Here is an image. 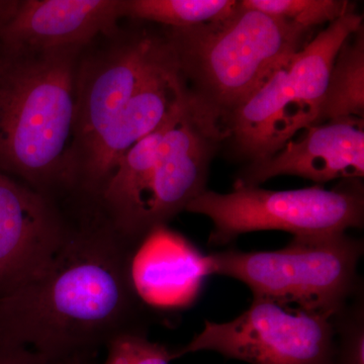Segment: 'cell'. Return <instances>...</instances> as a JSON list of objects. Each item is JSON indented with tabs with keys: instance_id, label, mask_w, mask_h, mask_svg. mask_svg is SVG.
<instances>
[{
	"instance_id": "14",
	"label": "cell",
	"mask_w": 364,
	"mask_h": 364,
	"mask_svg": "<svg viewBox=\"0 0 364 364\" xmlns=\"http://www.w3.org/2000/svg\"><path fill=\"white\" fill-rule=\"evenodd\" d=\"M132 275L136 293L149 308L182 309L195 303L212 273L208 255L160 226L136 249Z\"/></svg>"
},
{
	"instance_id": "15",
	"label": "cell",
	"mask_w": 364,
	"mask_h": 364,
	"mask_svg": "<svg viewBox=\"0 0 364 364\" xmlns=\"http://www.w3.org/2000/svg\"><path fill=\"white\" fill-rule=\"evenodd\" d=\"M364 119V26L358 28L333 62L318 124L340 119Z\"/></svg>"
},
{
	"instance_id": "11",
	"label": "cell",
	"mask_w": 364,
	"mask_h": 364,
	"mask_svg": "<svg viewBox=\"0 0 364 364\" xmlns=\"http://www.w3.org/2000/svg\"><path fill=\"white\" fill-rule=\"evenodd\" d=\"M124 0L0 1V53L82 50L116 33Z\"/></svg>"
},
{
	"instance_id": "10",
	"label": "cell",
	"mask_w": 364,
	"mask_h": 364,
	"mask_svg": "<svg viewBox=\"0 0 364 364\" xmlns=\"http://www.w3.org/2000/svg\"><path fill=\"white\" fill-rule=\"evenodd\" d=\"M188 91L168 43L166 54L114 123L76 160L74 177L77 191L98 200L124 153L157 130L181 107Z\"/></svg>"
},
{
	"instance_id": "16",
	"label": "cell",
	"mask_w": 364,
	"mask_h": 364,
	"mask_svg": "<svg viewBox=\"0 0 364 364\" xmlns=\"http://www.w3.org/2000/svg\"><path fill=\"white\" fill-rule=\"evenodd\" d=\"M237 0H124V18L186 28L224 20L236 11Z\"/></svg>"
},
{
	"instance_id": "21",
	"label": "cell",
	"mask_w": 364,
	"mask_h": 364,
	"mask_svg": "<svg viewBox=\"0 0 364 364\" xmlns=\"http://www.w3.org/2000/svg\"><path fill=\"white\" fill-rule=\"evenodd\" d=\"M60 364H95V360H74Z\"/></svg>"
},
{
	"instance_id": "6",
	"label": "cell",
	"mask_w": 364,
	"mask_h": 364,
	"mask_svg": "<svg viewBox=\"0 0 364 364\" xmlns=\"http://www.w3.org/2000/svg\"><path fill=\"white\" fill-rule=\"evenodd\" d=\"M225 117L191 90L163 138L155 162L135 184L100 208L117 233L139 248L207 191L210 163L226 142Z\"/></svg>"
},
{
	"instance_id": "13",
	"label": "cell",
	"mask_w": 364,
	"mask_h": 364,
	"mask_svg": "<svg viewBox=\"0 0 364 364\" xmlns=\"http://www.w3.org/2000/svg\"><path fill=\"white\" fill-rule=\"evenodd\" d=\"M293 176L320 183L364 176V119L340 117L309 127L272 156L250 162L234 188L259 186L268 179Z\"/></svg>"
},
{
	"instance_id": "20",
	"label": "cell",
	"mask_w": 364,
	"mask_h": 364,
	"mask_svg": "<svg viewBox=\"0 0 364 364\" xmlns=\"http://www.w3.org/2000/svg\"><path fill=\"white\" fill-rule=\"evenodd\" d=\"M0 364H49L25 347L0 345Z\"/></svg>"
},
{
	"instance_id": "18",
	"label": "cell",
	"mask_w": 364,
	"mask_h": 364,
	"mask_svg": "<svg viewBox=\"0 0 364 364\" xmlns=\"http://www.w3.org/2000/svg\"><path fill=\"white\" fill-rule=\"evenodd\" d=\"M336 350L332 364H364L363 294L334 316Z\"/></svg>"
},
{
	"instance_id": "3",
	"label": "cell",
	"mask_w": 364,
	"mask_h": 364,
	"mask_svg": "<svg viewBox=\"0 0 364 364\" xmlns=\"http://www.w3.org/2000/svg\"><path fill=\"white\" fill-rule=\"evenodd\" d=\"M164 36L189 90L226 117L280 62L303 49L313 31L239 1L224 20L168 28Z\"/></svg>"
},
{
	"instance_id": "9",
	"label": "cell",
	"mask_w": 364,
	"mask_h": 364,
	"mask_svg": "<svg viewBox=\"0 0 364 364\" xmlns=\"http://www.w3.org/2000/svg\"><path fill=\"white\" fill-rule=\"evenodd\" d=\"M167 50L164 36L136 33L79 62L73 174L78 157L114 123Z\"/></svg>"
},
{
	"instance_id": "12",
	"label": "cell",
	"mask_w": 364,
	"mask_h": 364,
	"mask_svg": "<svg viewBox=\"0 0 364 364\" xmlns=\"http://www.w3.org/2000/svg\"><path fill=\"white\" fill-rule=\"evenodd\" d=\"M70 227L57 202L0 173V296L37 275Z\"/></svg>"
},
{
	"instance_id": "8",
	"label": "cell",
	"mask_w": 364,
	"mask_h": 364,
	"mask_svg": "<svg viewBox=\"0 0 364 364\" xmlns=\"http://www.w3.org/2000/svg\"><path fill=\"white\" fill-rule=\"evenodd\" d=\"M335 350L334 317L253 298L247 310L230 322L205 321L202 332L172 353L174 359L214 351L250 364H332Z\"/></svg>"
},
{
	"instance_id": "1",
	"label": "cell",
	"mask_w": 364,
	"mask_h": 364,
	"mask_svg": "<svg viewBox=\"0 0 364 364\" xmlns=\"http://www.w3.org/2000/svg\"><path fill=\"white\" fill-rule=\"evenodd\" d=\"M136 249L100 208L86 210L48 264L0 296V345L60 364L95 360L119 335L147 332L151 308L132 275Z\"/></svg>"
},
{
	"instance_id": "7",
	"label": "cell",
	"mask_w": 364,
	"mask_h": 364,
	"mask_svg": "<svg viewBox=\"0 0 364 364\" xmlns=\"http://www.w3.org/2000/svg\"><path fill=\"white\" fill-rule=\"evenodd\" d=\"M213 223L208 243L227 245L243 234L282 231L294 236L341 233L363 228L364 191L360 179L331 189L270 191L259 186L234 188L229 193L205 191L186 210Z\"/></svg>"
},
{
	"instance_id": "17",
	"label": "cell",
	"mask_w": 364,
	"mask_h": 364,
	"mask_svg": "<svg viewBox=\"0 0 364 364\" xmlns=\"http://www.w3.org/2000/svg\"><path fill=\"white\" fill-rule=\"evenodd\" d=\"M247 9L274 16L299 26L314 31L318 26L332 23L355 9L345 0H242Z\"/></svg>"
},
{
	"instance_id": "19",
	"label": "cell",
	"mask_w": 364,
	"mask_h": 364,
	"mask_svg": "<svg viewBox=\"0 0 364 364\" xmlns=\"http://www.w3.org/2000/svg\"><path fill=\"white\" fill-rule=\"evenodd\" d=\"M104 364H170L172 350L148 339L147 332L124 333L107 346Z\"/></svg>"
},
{
	"instance_id": "4",
	"label": "cell",
	"mask_w": 364,
	"mask_h": 364,
	"mask_svg": "<svg viewBox=\"0 0 364 364\" xmlns=\"http://www.w3.org/2000/svg\"><path fill=\"white\" fill-rule=\"evenodd\" d=\"M363 241L346 234L294 236L275 251L230 249L208 255L210 273L243 282L253 298L334 317L358 296Z\"/></svg>"
},
{
	"instance_id": "2",
	"label": "cell",
	"mask_w": 364,
	"mask_h": 364,
	"mask_svg": "<svg viewBox=\"0 0 364 364\" xmlns=\"http://www.w3.org/2000/svg\"><path fill=\"white\" fill-rule=\"evenodd\" d=\"M81 51L0 53V173L23 179L53 200L61 191H77L73 152Z\"/></svg>"
},
{
	"instance_id": "5",
	"label": "cell",
	"mask_w": 364,
	"mask_h": 364,
	"mask_svg": "<svg viewBox=\"0 0 364 364\" xmlns=\"http://www.w3.org/2000/svg\"><path fill=\"white\" fill-rule=\"evenodd\" d=\"M363 25L352 9L287 57L226 117L235 154L249 162L272 156L296 134L318 124L330 70L345 41Z\"/></svg>"
}]
</instances>
